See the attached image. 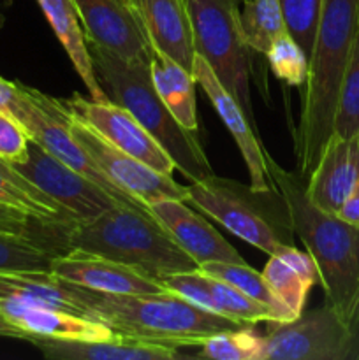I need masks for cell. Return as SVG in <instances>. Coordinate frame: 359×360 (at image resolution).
I'll return each instance as SVG.
<instances>
[{
    "label": "cell",
    "mask_w": 359,
    "mask_h": 360,
    "mask_svg": "<svg viewBox=\"0 0 359 360\" xmlns=\"http://www.w3.org/2000/svg\"><path fill=\"white\" fill-rule=\"evenodd\" d=\"M358 28L359 0H324L301 95V118L294 136L298 172L305 178L333 136L341 83Z\"/></svg>",
    "instance_id": "obj_1"
},
{
    "label": "cell",
    "mask_w": 359,
    "mask_h": 360,
    "mask_svg": "<svg viewBox=\"0 0 359 360\" xmlns=\"http://www.w3.org/2000/svg\"><path fill=\"white\" fill-rule=\"evenodd\" d=\"M65 283L70 297L90 311L94 320L111 327L116 334L168 345L201 347L208 338L248 327L218 313L206 311L172 294H104Z\"/></svg>",
    "instance_id": "obj_2"
},
{
    "label": "cell",
    "mask_w": 359,
    "mask_h": 360,
    "mask_svg": "<svg viewBox=\"0 0 359 360\" xmlns=\"http://www.w3.org/2000/svg\"><path fill=\"white\" fill-rule=\"evenodd\" d=\"M56 245L60 253L84 252L104 257L158 281L199 267L150 211L123 204L92 220L62 225Z\"/></svg>",
    "instance_id": "obj_3"
},
{
    "label": "cell",
    "mask_w": 359,
    "mask_h": 360,
    "mask_svg": "<svg viewBox=\"0 0 359 360\" xmlns=\"http://www.w3.org/2000/svg\"><path fill=\"white\" fill-rule=\"evenodd\" d=\"M275 188L287 200L294 234L319 269L326 304L344 313L359 285V227L320 210L306 193V178L280 167L266 153Z\"/></svg>",
    "instance_id": "obj_4"
},
{
    "label": "cell",
    "mask_w": 359,
    "mask_h": 360,
    "mask_svg": "<svg viewBox=\"0 0 359 360\" xmlns=\"http://www.w3.org/2000/svg\"><path fill=\"white\" fill-rule=\"evenodd\" d=\"M87 44L95 76L109 101L127 109L158 141L183 178L192 183L213 176L197 132L187 130L155 90L150 62H127L102 46Z\"/></svg>",
    "instance_id": "obj_5"
},
{
    "label": "cell",
    "mask_w": 359,
    "mask_h": 360,
    "mask_svg": "<svg viewBox=\"0 0 359 360\" xmlns=\"http://www.w3.org/2000/svg\"><path fill=\"white\" fill-rule=\"evenodd\" d=\"M189 200L225 231L267 255L294 246L291 211L277 188L259 190L234 179L210 176L189 186Z\"/></svg>",
    "instance_id": "obj_6"
},
{
    "label": "cell",
    "mask_w": 359,
    "mask_h": 360,
    "mask_svg": "<svg viewBox=\"0 0 359 360\" xmlns=\"http://www.w3.org/2000/svg\"><path fill=\"white\" fill-rule=\"evenodd\" d=\"M190 18L196 55L203 56L222 86L253 122L250 76L253 51L239 28V0H183Z\"/></svg>",
    "instance_id": "obj_7"
},
{
    "label": "cell",
    "mask_w": 359,
    "mask_h": 360,
    "mask_svg": "<svg viewBox=\"0 0 359 360\" xmlns=\"http://www.w3.org/2000/svg\"><path fill=\"white\" fill-rule=\"evenodd\" d=\"M16 86V97L11 102L7 112L13 115L25 127L32 141H35L39 146L44 148L48 153L73 167L74 171L94 179L97 185H101L109 195L115 197L123 206L150 211V207L144 206L141 200L134 199L132 195L118 188L92 160L87 150L81 146L80 141L73 136L70 129L67 127L65 112H63L58 98L48 97L42 91L27 86L23 83H18V81Z\"/></svg>",
    "instance_id": "obj_8"
},
{
    "label": "cell",
    "mask_w": 359,
    "mask_h": 360,
    "mask_svg": "<svg viewBox=\"0 0 359 360\" xmlns=\"http://www.w3.org/2000/svg\"><path fill=\"white\" fill-rule=\"evenodd\" d=\"M63 112H65L67 127L70 129L73 136L80 141L81 146L87 150V153L99 165V169L123 192L141 200L144 206H150L153 200L158 199L189 200L187 186L176 183L172 176L162 174V172L151 169L150 165L130 157L129 153L106 141L84 120L77 118L76 115H70L65 109Z\"/></svg>",
    "instance_id": "obj_9"
},
{
    "label": "cell",
    "mask_w": 359,
    "mask_h": 360,
    "mask_svg": "<svg viewBox=\"0 0 359 360\" xmlns=\"http://www.w3.org/2000/svg\"><path fill=\"white\" fill-rule=\"evenodd\" d=\"M264 360H347L348 333L333 306L310 309L285 323H270Z\"/></svg>",
    "instance_id": "obj_10"
},
{
    "label": "cell",
    "mask_w": 359,
    "mask_h": 360,
    "mask_svg": "<svg viewBox=\"0 0 359 360\" xmlns=\"http://www.w3.org/2000/svg\"><path fill=\"white\" fill-rule=\"evenodd\" d=\"M13 167L69 211L76 221L92 220L120 204L94 179L74 171L32 139L27 158Z\"/></svg>",
    "instance_id": "obj_11"
},
{
    "label": "cell",
    "mask_w": 359,
    "mask_h": 360,
    "mask_svg": "<svg viewBox=\"0 0 359 360\" xmlns=\"http://www.w3.org/2000/svg\"><path fill=\"white\" fill-rule=\"evenodd\" d=\"M58 101L65 111L84 120L113 146L120 148L130 157L137 158L162 174L172 176L176 169L172 158L165 153L158 141L122 105L115 104L113 101L99 102L94 98H84L80 94Z\"/></svg>",
    "instance_id": "obj_12"
},
{
    "label": "cell",
    "mask_w": 359,
    "mask_h": 360,
    "mask_svg": "<svg viewBox=\"0 0 359 360\" xmlns=\"http://www.w3.org/2000/svg\"><path fill=\"white\" fill-rule=\"evenodd\" d=\"M84 39L127 62H150L151 48L127 0H73Z\"/></svg>",
    "instance_id": "obj_13"
},
{
    "label": "cell",
    "mask_w": 359,
    "mask_h": 360,
    "mask_svg": "<svg viewBox=\"0 0 359 360\" xmlns=\"http://www.w3.org/2000/svg\"><path fill=\"white\" fill-rule=\"evenodd\" d=\"M192 76L196 83L203 88L204 94L208 95L215 111L218 112L222 122L231 132L236 146L241 151V157L245 158L246 169H248L250 185L259 190L275 188L266 164L267 151L266 148L260 146L259 139H257V127L250 122L241 105L236 102V98L222 86L210 63L203 56L196 55V58H194Z\"/></svg>",
    "instance_id": "obj_14"
},
{
    "label": "cell",
    "mask_w": 359,
    "mask_h": 360,
    "mask_svg": "<svg viewBox=\"0 0 359 360\" xmlns=\"http://www.w3.org/2000/svg\"><path fill=\"white\" fill-rule=\"evenodd\" d=\"M51 273L63 281L104 294H160L168 288L129 266L84 252L60 253Z\"/></svg>",
    "instance_id": "obj_15"
},
{
    "label": "cell",
    "mask_w": 359,
    "mask_h": 360,
    "mask_svg": "<svg viewBox=\"0 0 359 360\" xmlns=\"http://www.w3.org/2000/svg\"><path fill=\"white\" fill-rule=\"evenodd\" d=\"M148 207L197 266L206 262H245L238 250L225 241L210 221L187 206V200L158 199Z\"/></svg>",
    "instance_id": "obj_16"
},
{
    "label": "cell",
    "mask_w": 359,
    "mask_h": 360,
    "mask_svg": "<svg viewBox=\"0 0 359 360\" xmlns=\"http://www.w3.org/2000/svg\"><path fill=\"white\" fill-rule=\"evenodd\" d=\"M359 181V132L329 137L306 178V193L320 210L336 214Z\"/></svg>",
    "instance_id": "obj_17"
},
{
    "label": "cell",
    "mask_w": 359,
    "mask_h": 360,
    "mask_svg": "<svg viewBox=\"0 0 359 360\" xmlns=\"http://www.w3.org/2000/svg\"><path fill=\"white\" fill-rule=\"evenodd\" d=\"M150 48L192 72L196 49L183 0H127Z\"/></svg>",
    "instance_id": "obj_18"
},
{
    "label": "cell",
    "mask_w": 359,
    "mask_h": 360,
    "mask_svg": "<svg viewBox=\"0 0 359 360\" xmlns=\"http://www.w3.org/2000/svg\"><path fill=\"white\" fill-rule=\"evenodd\" d=\"M0 315L20 329L27 341L34 336L56 340H108L116 336L115 330L106 323L28 304L14 295H0Z\"/></svg>",
    "instance_id": "obj_19"
},
{
    "label": "cell",
    "mask_w": 359,
    "mask_h": 360,
    "mask_svg": "<svg viewBox=\"0 0 359 360\" xmlns=\"http://www.w3.org/2000/svg\"><path fill=\"white\" fill-rule=\"evenodd\" d=\"M34 347L51 360H175L182 355L175 347L134 338L116 336L108 340H56V338H30Z\"/></svg>",
    "instance_id": "obj_20"
},
{
    "label": "cell",
    "mask_w": 359,
    "mask_h": 360,
    "mask_svg": "<svg viewBox=\"0 0 359 360\" xmlns=\"http://www.w3.org/2000/svg\"><path fill=\"white\" fill-rule=\"evenodd\" d=\"M37 4L42 13H44V16L48 18L58 41L62 42L63 49L69 55L77 76L83 79L90 97L99 102L109 101L106 91L102 90L101 83H99L97 76H95L84 32L81 30L80 25V14L74 7L73 0H37Z\"/></svg>",
    "instance_id": "obj_21"
},
{
    "label": "cell",
    "mask_w": 359,
    "mask_h": 360,
    "mask_svg": "<svg viewBox=\"0 0 359 360\" xmlns=\"http://www.w3.org/2000/svg\"><path fill=\"white\" fill-rule=\"evenodd\" d=\"M150 76L153 86L169 111L187 130L197 132L196 79L171 58L151 48Z\"/></svg>",
    "instance_id": "obj_22"
},
{
    "label": "cell",
    "mask_w": 359,
    "mask_h": 360,
    "mask_svg": "<svg viewBox=\"0 0 359 360\" xmlns=\"http://www.w3.org/2000/svg\"><path fill=\"white\" fill-rule=\"evenodd\" d=\"M0 202L23 211L28 217L49 225L76 224V218L39 186L28 181L13 164L0 158Z\"/></svg>",
    "instance_id": "obj_23"
},
{
    "label": "cell",
    "mask_w": 359,
    "mask_h": 360,
    "mask_svg": "<svg viewBox=\"0 0 359 360\" xmlns=\"http://www.w3.org/2000/svg\"><path fill=\"white\" fill-rule=\"evenodd\" d=\"M199 269L206 273L208 276L225 281V283L241 290L248 297L267 306L273 313V322L271 323H285L294 320V316L285 308L284 302L271 290L264 274L257 273L253 267L246 266L245 262H206L199 266Z\"/></svg>",
    "instance_id": "obj_24"
},
{
    "label": "cell",
    "mask_w": 359,
    "mask_h": 360,
    "mask_svg": "<svg viewBox=\"0 0 359 360\" xmlns=\"http://www.w3.org/2000/svg\"><path fill=\"white\" fill-rule=\"evenodd\" d=\"M239 28L246 46L266 56L271 42L289 34L280 0H243L239 7Z\"/></svg>",
    "instance_id": "obj_25"
},
{
    "label": "cell",
    "mask_w": 359,
    "mask_h": 360,
    "mask_svg": "<svg viewBox=\"0 0 359 360\" xmlns=\"http://www.w3.org/2000/svg\"><path fill=\"white\" fill-rule=\"evenodd\" d=\"M56 255L35 239L0 231V274L51 273Z\"/></svg>",
    "instance_id": "obj_26"
},
{
    "label": "cell",
    "mask_w": 359,
    "mask_h": 360,
    "mask_svg": "<svg viewBox=\"0 0 359 360\" xmlns=\"http://www.w3.org/2000/svg\"><path fill=\"white\" fill-rule=\"evenodd\" d=\"M263 274L266 278L267 285L271 287V290L284 302L285 308L291 311V315L294 319L301 315L306 304V297L310 294V288L317 281H313L312 278H306L305 274L296 271L294 267L289 266L278 255H270V260H267Z\"/></svg>",
    "instance_id": "obj_27"
},
{
    "label": "cell",
    "mask_w": 359,
    "mask_h": 360,
    "mask_svg": "<svg viewBox=\"0 0 359 360\" xmlns=\"http://www.w3.org/2000/svg\"><path fill=\"white\" fill-rule=\"evenodd\" d=\"M266 338L248 327L215 334L201 345L199 359L210 360H264Z\"/></svg>",
    "instance_id": "obj_28"
},
{
    "label": "cell",
    "mask_w": 359,
    "mask_h": 360,
    "mask_svg": "<svg viewBox=\"0 0 359 360\" xmlns=\"http://www.w3.org/2000/svg\"><path fill=\"white\" fill-rule=\"evenodd\" d=\"M210 288L218 315H224L245 326H253L257 322H273V313L267 306L248 297L232 285L210 276Z\"/></svg>",
    "instance_id": "obj_29"
},
{
    "label": "cell",
    "mask_w": 359,
    "mask_h": 360,
    "mask_svg": "<svg viewBox=\"0 0 359 360\" xmlns=\"http://www.w3.org/2000/svg\"><path fill=\"white\" fill-rule=\"evenodd\" d=\"M333 132L340 134V136H351V134L359 132V28L354 44H352L344 83H341Z\"/></svg>",
    "instance_id": "obj_30"
},
{
    "label": "cell",
    "mask_w": 359,
    "mask_h": 360,
    "mask_svg": "<svg viewBox=\"0 0 359 360\" xmlns=\"http://www.w3.org/2000/svg\"><path fill=\"white\" fill-rule=\"evenodd\" d=\"M322 2L324 0H280L289 35L301 46L306 58L312 55Z\"/></svg>",
    "instance_id": "obj_31"
},
{
    "label": "cell",
    "mask_w": 359,
    "mask_h": 360,
    "mask_svg": "<svg viewBox=\"0 0 359 360\" xmlns=\"http://www.w3.org/2000/svg\"><path fill=\"white\" fill-rule=\"evenodd\" d=\"M266 60L275 76L291 86H301L308 74V58L301 46L289 34L280 35L271 42Z\"/></svg>",
    "instance_id": "obj_32"
},
{
    "label": "cell",
    "mask_w": 359,
    "mask_h": 360,
    "mask_svg": "<svg viewBox=\"0 0 359 360\" xmlns=\"http://www.w3.org/2000/svg\"><path fill=\"white\" fill-rule=\"evenodd\" d=\"M160 283L172 294L187 299L192 304L206 309V311L217 313V304L213 301L210 288V276L197 267L192 271H182V273L169 274L162 278Z\"/></svg>",
    "instance_id": "obj_33"
},
{
    "label": "cell",
    "mask_w": 359,
    "mask_h": 360,
    "mask_svg": "<svg viewBox=\"0 0 359 360\" xmlns=\"http://www.w3.org/2000/svg\"><path fill=\"white\" fill-rule=\"evenodd\" d=\"M53 229H55V225L42 224V221L25 214L23 211L14 210V207L0 202V231L2 232L25 236V238L35 239V241L42 243L44 246L51 248Z\"/></svg>",
    "instance_id": "obj_34"
},
{
    "label": "cell",
    "mask_w": 359,
    "mask_h": 360,
    "mask_svg": "<svg viewBox=\"0 0 359 360\" xmlns=\"http://www.w3.org/2000/svg\"><path fill=\"white\" fill-rule=\"evenodd\" d=\"M30 137L25 127L9 112H0V158L16 164L27 158Z\"/></svg>",
    "instance_id": "obj_35"
},
{
    "label": "cell",
    "mask_w": 359,
    "mask_h": 360,
    "mask_svg": "<svg viewBox=\"0 0 359 360\" xmlns=\"http://www.w3.org/2000/svg\"><path fill=\"white\" fill-rule=\"evenodd\" d=\"M341 319H344L348 333L347 360H359V285L345 311L341 313Z\"/></svg>",
    "instance_id": "obj_36"
},
{
    "label": "cell",
    "mask_w": 359,
    "mask_h": 360,
    "mask_svg": "<svg viewBox=\"0 0 359 360\" xmlns=\"http://www.w3.org/2000/svg\"><path fill=\"white\" fill-rule=\"evenodd\" d=\"M338 218L348 221L352 225H358L359 227V181L355 183L352 192L348 193V197L345 199V202L341 204V207L336 213Z\"/></svg>",
    "instance_id": "obj_37"
},
{
    "label": "cell",
    "mask_w": 359,
    "mask_h": 360,
    "mask_svg": "<svg viewBox=\"0 0 359 360\" xmlns=\"http://www.w3.org/2000/svg\"><path fill=\"white\" fill-rule=\"evenodd\" d=\"M16 81H7L0 77V112L9 111V105L13 98L16 97Z\"/></svg>",
    "instance_id": "obj_38"
},
{
    "label": "cell",
    "mask_w": 359,
    "mask_h": 360,
    "mask_svg": "<svg viewBox=\"0 0 359 360\" xmlns=\"http://www.w3.org/2000/svg\"><path fill=\"white\" fill-rule=\"evenodd\" d=\"M0 336L6 338H18V340H25V334L20 329L13 326L11 322H7L2 315H0Z\"/></svg>",
    "instance_id": "obj_39"
},
{
    "label": "cell",
    "mask_w": 359,
    "mask_h": 360,
    "mask_svg": "<svg viewBox=\"0 0 359 360\" xmlns=\"http://www.w3.org/2000/svg\"><path fill=\"white\" fill-rule=\"evenodd\" d=\"M2 23H4V18H2V13H0V27H2Z\"/></svg>",
    "instance_id": "obj_40"
}]
</instances>
